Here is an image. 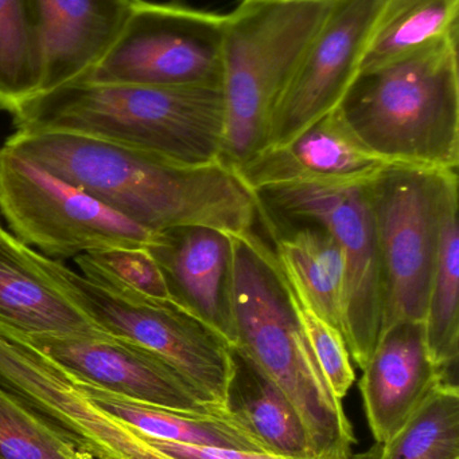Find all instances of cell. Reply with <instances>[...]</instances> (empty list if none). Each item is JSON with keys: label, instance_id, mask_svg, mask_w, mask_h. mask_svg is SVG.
<instances>
[{"label": "cell", "instance_id": "1", "mask_svg": "<svg viewBox=\"0 0 459 459\" xmlns=\"http://www.w3.org/2000/svg\"><path fill=\"white\" fill-rule=\"evenodd\" d=\"M4 145L151 232L209 226L234 235L259 221L255 196L223 163L186 166L67 132H15Z\"/></svg>", "mask_w": 459, "mask_h": 459}, {"label": "cell", "instance_id": "2", "mask_svg": "<svg viewBox=\"0 0 459 459\" xmlns=\"http://www.w3.org/2000/svg\"><path fill=\"white\" fill-rule=\"evenodd\" d=\"M15 132H67L120 143L186 166L221 163L223 86L72 82L11 112Z\"/></svg>", "mask_w": 459, "mask_h": 459}, {"label": "cell", "instance_id": "3", "mask_svg": "<svg viewBox=\"0 0 459 459\" xmlns=\"http://www.w3.org/2000/svg\"><path fill=\"white\" fill-rule=\"evenodd\" d=\"M232 235V234H231ZM236 342L288 396L315 457L352 450V423L326 382L274 248L255 230L232 235Z\"/></svg>", "mask_w": 459, "mask_h": 459}, {"label": "cell", "instance_id": "4", "mask_svg": "<svg viewBox=\"0 0 459 459\" xmlns=\"http://www.w3.org/2000/svg\"><path fill=\"white\" fill-rule=\"evenodd\" d=\"M339 107L350 131L387 163L458 171V38L361 70Z\"/></svg>", "mask_w": 459, "mask_h": 459}, {"label": "cell", "instance_id": "5", "mask_svg": "<svg viewBox=\"0 0 459 459\" xmlns=\"http://www.w3.org/2000/svg\"><path fill=\"white\" fill-rule=\"evenodd\" d=\"M334 0H243L226 13L221 163L232 171L269 144L275 108Z\"/></svg>", "mask_w": 459, "mask_h": 459}, {"label": "cell", "instance_id": "6", "mask_svg": "<svg viewBox=\"0 0 459 459\" xmlns=\"http://www.w3.org/2000/svg\"><path fill=\"white\" fill-rule=\"evenodd\" d=\"M38 272L91 316L108 334L128 340L166 361L207 406L226 411L232 377L231 345L174 301H156L115 290L32 248Z\"/></svg>", "mask_w": 459, "mask_h": 459}, {"label": "cell", "instance_id": "7", "mask_svg": "<svg viewBox=\"0 0 459 459\" xmlns=\"http://www.w3.org/2000/svg\"><path fill=\"white\" fill-rule=\"evenodd\" d=\"M458 171L388 164L368 182L382 272V332L425 321L447 188Z\"/></svg>", "mask_w": 459, "mask_h": 459}, {"label": "cell", "instance_id": "8", "mask_svg": "<svg viewBox=\"0 0 459 459\" xmlns=\"http://www.w3.org/2000/svg\"><path fill=\"white\" fill-rule=\"evenodd\" d=\"M368 182L275 186L253 193L263 220L275 225L314 223L328 230L341 246L342 333L350 358L361 369L379 342L383 324L382 272Z\"/></svg>", "mask_w": 459, "mask_h": 459}, {"label": "cell", "instance_id": "9", "mask_svg": "<svg viewBox=\"0 0 459 459\" xmlns=\"http://www.w3.org/2000/svg\"><path fill=\"white\" fill-rule=\"evenodd\" d=\"M0 214L18 242L56 261L112 248H147L156 234L7 145L0 148Z\"/></svg>", "mask_w": 459, "mask_h": 459}, {"label": "cell", "instance_id": "10", "mask_svg": "<svg viewBox=\"0 0 459 459\" xmlns=\"http://www.w3.org/2000/svg\"><path fill=\"white\" fill-rule=\"evenodd\" d=\"M228 15L137 0L107 56L75 82L223 86Z\"/></svg>", "mask_w": 459, "mask_h": 459}, {"label": "cell", "instance_id": "11", "mask_svg": "<svg viewBox=\"0 0 459 459\" xmlns=\"http://www.w3.org/2000/svg\"><path fill=\"white\" fill-rule=\"evenodd\" d=\"M385 3L334 0L275 108L267 147L286 144L341 104Z\"/></svg>", "mask_w": 459, "mask_h": 459}, {"label": "cell", "instance_id": "12", "mask_svg": "<svg viewBox=\"0 0 459 459\" xmlns=\"http://www.w3.org/2000/svg\"><path fill=\"white\" fill-rule=\"evenodd\" d=\"M27 337L67 371L137 403L183 414L228 412L207 406L166 361L128 340L29 334Z\"/></svg>", "mask_w": 459, "mask_h": 459}, {"label": "cell", "instance_id": "13", "mask_svg": "<svg viewBox=\"0 0 459 459\" xmlns=\"http://www.w3.org/2000/svg\"><path fill=\"white\" fill-rule=\"evenodd\" d=\"M147 250L161 267L172 301L232 347L236 342L232 235L209 226H180L156 232Z\"/></svg>", "mask_w": 459, "mask_h": 459}, {"label": "cell", "instance_id": "14", "mask_svg": "<svg viewBox=\"0 0 459 459\" xmlns=\"http://www.w3.org/2000/svg\"><path fill=\"white\" fill-rule=\"evenodd\" d=\"M388 164L356 137L337 107L290 142L264 148L234 172L253 194L275 186L368 182Z\"/></svg>", "mask_w": 459, "mask_h": 459}, {"label": "cell", "instance_id": "15", "mask_svg": "<svg viewBox=\"0 0 459 459\" xmlns=\"http://www.w3.org/2000/svg\"><path fill=\"white\" fill-rule=\"evenodd\" d=\"M445 383L431 359L422 321H402L380 333L363 368L360 393L377 445H385Z\"/></svg>", "mask_w": 459, "mask_h": 459}, {"label": "cell", "instance_id": "16", "mask_svg": "<svg viewBox=\"0 0 459 459\" xmlns=\"http://www.w3.org/2000/svg\"><path fill=\"white\" fill-rule=\"evenodd\" d=\"M30 2L42 48V91H48L80 80L107 56L137 0Z\"/></svg>", "mask_w": 459, "mask_h": 459}, {"label": "cell", "instance_id": "17", "mask_svg": "<svg viewBox=\"0 0 459 459\" xmlns=\"http://www.w3.org/2000/svg\"><path fill=\"white\" fill-rule=\"evenodd\" d=\"M0 321L29 336L113 337L51 285L0 228Z\"/></svg>", "mask_w": 459, "mask_h": 459}, {"label": "cell", "instance_id": "18", "mask_svg": "<svg viewBox=\"0 0 459 459\" xmlns=\"http://www.w3.org/2000/svg\"><path fill=\"white\" fill-rule=\"evenodd\" d=\"M259 220L275 239V255L294 290L342 332L345 256L336 238L314 223L275 225Z\"/></svg>", "mask_w": 459, "mask_h": 459}, {"label": "cell", "instance_id": "19", "mask_svg": "<svg viewBox=\"0 0 459 459\" xmlns=\"http://www.w3.org/2000/svg\"><path fill=\"white\" fill-rule=\"evenodd\" d=\"M226 411L274 455L317 458L306 428L282 388L240 348L231 347Z\"/></svg>", "mask_w": 459, "mask_h": 459}, {"label": "cell", "instance_id": "20", "mask_svg": "<svg viewBox=\"0 0 459 459\" xmlns=\"http://www.w3.org/2000/svg\"><path fill=\"white\" fill-rule=\"evenodd\" d=\"M77 377L84 390L100 407L128 423L148 438L178 444L271 453L255 434L237 422L229 412L212 415L183 414L161 407L148 406Z\"/></svg>", "mask_w": 459, "mask_h": 459}, {"label": "cell", "instance_id": "21", "mask_svg": "<svg viewBox=\"0 0 459 459\" xmlns=\"http://www.w3.org/2000/svg\"><path fill=\"white\" fill-rule=\"evenodd\" d=\"M458 210V178H455L445 198L438 259L423 321L431 359L445 383L453 385H458L459 359Z\"/></svg>", "mask_w": 459, "mask_h": 459}, {"label": "cell", "instance_id": "22", "mask_svg": "<svg viewBox=\"0 0 459 459\" xmlns=\"http://www.w3.org/2000/svg\"><path fill=\"white\" fill-rule=\"evenodd\" d=\"M459 0H387L361 70L407 58L458 38Z\"/></svg>", "mask_w": 459, "mask_h": 459}, {"label": "cell", "instance_id": "23", "mask_svg": "<svg viewBox=\"0 0 459 459\" xmlns=\"http://www.w3.org/2000/svg\"><path fill=\"white\" fill-rule=\"evenodd\" d=\"M42 88V48L31 2L0 0V109L13 112Z\"/></svg>", "mask_w": 459, "mask_h": 459}, {"label": "cell", "instance_id": "24", "mask_svg": "<svg viewBox=\"0 0 459 459\" xmlns=\"http://www.w3.org/2000/svg\"><path fill=\"white\" fill-rule=\"evenodd\" d=\"M374 459H459V388L439 383Z\"/></svg>", "mask_w": 459, "mask_h": 459}, {"label": "cell", "instance_id": "25", "mask_svg": "<svg viewBox=\"0 0 459 459\" xmlns=\"http://www.w3.org/2000/svg\"><path fill=\"white\" fill-rule=\"evenodd\" d=\"M77 272L124 293L172 301L161 267L147 248H112L75 256Z\"/></svg>", "mask_w": 459, "mask_h": 459}, {"label": "cell", "instance_id": "26", "mask_svg": "<svg viewBox=\"0 0 459 459\" xmlns=\"http://www.w3.org/2000/svg\"><path fill=\"white\" fill-rule=\"evenodd\" d=\"M0 459H92L0 387Z\"/></svg>", "mask_w": 459, "mask_h": 459}, {"label": "cell", "instance_id": "27", "mask_svg": "<svg viewBox=\"0 0 459 459\" xmlns=\"http://www.w3.org/2000/svg\"><path fill=\"white\" fill-rule=\"evenodd\" d=\"M291 290L296 299L299 320L304 326L313 353L320 364L321 371L336 398L344 401L356 379L352 358H350L344 334L325 318L321 317L313 309L312 305L294 290L293 286Z\"/></svg>", "mask_w": 459, "mask_h": 459}, {"label": "cell", "instance_id": "28", "mask_svg": "<svg viewBox=\"0 0 459 459\" xmlns=\"http://www.w3.org/2000/svg\"><path fill=\"white\" fill-rule=\"evenodd\" d=\"M151 439V438H150ZM151 444L164 455L177 459H317L286 457L272 453L255 450L229 449V447L201 446V445L178 444V442L156 441Z\"/></svg>", "mask_w": 459, "mask_h": 459}, {"label": "cell", "instance_id": "29", "mask_svg": "<svg viewBox=\"0 0 459 459\" xmlns=\"http://www.w3.org/2000/svg\"><path fill=\"white\" fill-rule=\"evenodd\" d=\"M317 459H374V452H369L368 455H353L352 450L348 452L331 453V455H321Z\"/></svg>", "mask_w": 459, "mask_h": 459}, {"label": "cell", "instance_id": "30", "mask_svg": "<svg viewBox=\"0 0 459 459\" xmlns=\"http://www.w3.org/2000/svg\"><path fill=\"white\" fill-rule=\"evenodd\" d=\"M269 2H306V0H269Z\"/></svg>", "mask_w": 459, "mask_h": 459}, {"label": "cell", "instance_id": "31", "mask_svg": "<svg viewBox=\"0 0 459 459\" xmlns=\"http://www.w3.org/2000/svg\"><path fill=\"white\" fill-rule=\"evenodd\" d=\"M0 228H2V226H0Z\"/></svg>", "mask_w": 459, "mask_h": 459}]
</instances>
